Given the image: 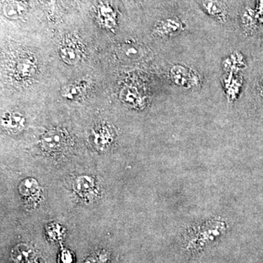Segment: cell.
Returning <instances> with one entry per match:
<instances>
[{"label":"cell","instance_id":"1","mask_svg":"<svg viewBox=\"0 0 263 263\" xmlns=\"http://www.w3.org/2000/svg\"><path fill=\"white\" fill-rule=\"evenodd\" d=\"M170 76L175 84L185 89L197 88L200 85L198 74L193 69L181 64L175 65L171 67Z\"/></svg>","mask_w":263,"mask_h":263},{"label":"cell","instance_id":"2","mask_svg":"<svg viewBox=\"0 0 263 263\" xmlns=\"http://www.w3.org/2000/svg\"><path fill=\"white\" fill-rule=\"evenodd\" d=\"M96 18L102 28L114 32L117 27V10L107 0H98L96 6Z\"/></svg>","mask_w":263,"mask_h":263},{"label":"cell","instance_id":"3","mask_svg":"<svg viewBox=\"0 0 263 263\" xmlns=\"http://www.w3.org/2000/svg\"><path fill=\"white\" fill-rule=\"evenodd\" d=\"M185 24L177 17L162 19L154 27L153 32L160 37L170 38L178 35L185 29Z\"/></svg>","mask_w":263,"mask_h":263},{"label":"cell","instance_id":"4","mask_svg":"<svg viewBox=\"0 0 263 263\" xmlns=\"http://www.w3.org/2000/svg\"><path fill=\"white\" fill-rule=\"evenodd\" d=\"M67 135L62 129H49L41 137V146L46 152L55 153L65 148L67 145Z\"/></svg>","mask_w":263,"mask_h":263},{"label":"cell","instance_id":"5","mask_svg":"<svg viewBox=\"0 0 263 263\" xmlns=\"http://www.w3.org/2000/svg\"><path fill=\"white\" fill-rule=\"evenodd\" d=\"M11 259L13 263H39L37 251L32 246L24 243H18L13 247Z\"/></svg>","mask_w":263,"mask_h":263},{"label":"cell","instance_id":"6","mask_svg":"<svg viewBox=\"0 0 263 263\" xmlns=\"http://www.w3.org/2000/svg\"><path fill=\"white\" fill-rule=\"evenodd\" d=\"M28 9V0H4L2 6L3 15L10 20L22 18Z\"/></svg>","mask_w":263,"mask_h":263},{"label":"cell","instance_id":"7","mask_svg":"<svg viewBox=\"0 0 263 263\" xmlns=\"http://www.w3.org/2000/svg\"><path fill=\"white\" fill-rule=\"evenodd\" d=\"M204 11L209 16L221 23H226L228 18V8L221 0H204L202 3Z\"/></svg>","mask_w":263,"mask_h":263},{"label":"cell","instance_id":"8","mask_svg":"<svg viewBox=\"0 0 263 263\" xmlns=\"http://www.w3.org/2000/svg\"><path fill=\"white\" fill-rule=\"evenodd\" d=\"M93 138L95 146L99 149H106L114 143L115 132L108 124H101L93 131Z\"/></svg>","mask_w":263,"mask_h":263},{"label":"cell","instance_id":"9","mask_svg":"<svg viewBox=\"0 0 263 263\" xmlns=\"http://www.w3.org/2000/svg\"><path fill=\"white\" fill-rule=\"evenodd\" d=\"M36 65L32 57L24 56L15 62L14 75L18 80H28L35 73Z\"/></svg>","mask_w":263,"mask_h":263},{"label":"cell","instance_id":"10","mask_svg":"<svg viewBox=\"0 0 263 263\" xmlns=\"http://www.w3.org/2000/svg\"><path fill=\"white\" fill-rule=\"evenodd\" d=\"M95 180L89 176H81L76 178L72 183V188L79 196L88 198L95 193Z\"/></svg>","mask_w":263,"mask_h":263},{"label":"cell","instance_id":"11","mask_svg":"<svg viewBox=\"0 0 263 263\" xmlns=\"http://www.w3.org/2000/svg\"><path fill=\"white\" fill-rule=\"evenodd\" d=\"M119 98L123 103L133 108L141 109L145 104L141 93L133 86H125L123 88L119 94Z\"/></svg>","mask_w":263,"mask_h":263},{"label":"cell","instance_id":"12","mask_svg":"<svg viewBox=\"0 0 263 263\" xmlns=\"http://www.w3.org/2000/svg\"><path fill=\"white\" fill-rule=\"evenodd\" d=\"M88 84L85 81H78L66 85L61 90L62 98L68 100H78L86 94Z\"/></svg>","mask_w":263,"mask_h":263},{"label":"cell","instance_id":"13","mask_svg":"<svg viewBox=\"0 0 263 263\" xmlns=\"http://www.w3.org/2000/svg\"><path fill=\"white\" fill-rule=\"evenodd\" d=\"M60 56L62 61L69 65H76L81 60L79 48L72 43H64L60 48Z\"/></svg>","mask_w":263,"mask_h":263},{"label":"cell","instance_id":"14","mask_svg":"<svg viewBox=\"0 0 263 263\" xmlns=\"http://www.w3.org/2000/svg\"><path fill=\"white\" fill-rule=\"evenodd\" d=\"M26 119L24 115L18 112H9L3 117V124L12 133H18L25 127Z\"/></svg>","mask_w":263,"mask_h":263},{"label":"cell","instance_id":"15","mask_svg":"<svg viewBox=\"0 0 263 263\" xmlns=\"http://www.w3.org/2000/svg\"><path fill=\"white\" fill-rule=\"evenodd\" d=\"M18 191L20 195L26 198H34L41 193V186L37 180L33 178H27L19 184Z\"/></svg>","mask_w":263,"mask_h":263},{"label":"cell","instance_id":"16","mask_svg":"<svg viewBox=\"0 0 263 263\" xmlns=\"http://www.w3.org/2000/svg\"><path fill=\"white\" fill-rule=\"evenodd\" d=\"M255 11L251 8H247L241 15V22L246 30L251 31L254 29L257 22Z\"/></svg>","mask_w":263,"mask_h":263},{"label":"cell","instance_id":"17","mask_svg":"<svg viewBox=\"0 0 263 263\" xmlns=\"http://www.w3.org/2000/svg\"><path fill=\"white\" fill-rule=\"evenodd\" d=\"M46 234L52 242H58L63 238V230L60 224H49L46 228Z\"/></svg>","mask_w":263,"mask_h":263},{"label":"cell","instance_id":"18","mask_svg":"<svg viewBox=\"0 0 263 263\" xmlns=\"http://www.w3.org/2000/svg\"><path fill=\"white\" fill-rule=\"evenodd\" d=\"M84 263H110V254L105 250H99L89 255Z\"/></svg>","mask_w":263,"mask_h":263},{"label":"cell","instance_id":"19","mask_svg":"<svg viewBox=\"0 0 263 263\" xmlns=\"http://www.w3.org/2000/svg\"><path fill=\"white\" fill-rule=\"evenodd\" d=\"M60 263H74L75 257L74 254L69 249L62 248L60 254Z\"/></svg>","mask_w":263,"mask_h":263},{"label":"cell","instance_id":"20","mask_svg":"<svg viewBox=\"0 0 263 263\" xmlns=\"http://www.w3.org/2000/svg\"><path fill=\"white\" fill-rule=\"evenodd\" d=\"M138 52L139 51L134 46H128L125 49L126 56L129 57V58L138 56Z\"/></svg>","mask_w":263,"mask_h":263},{"label":"cell","instance_id":"21","mask_svg":"<svg viewBox=\"0 0 263 263\" xmlns=\"http://www.w3.org/2000/svg\"><path fill=\"white\" fill-rule=\"evenodd\" d=\"M255 14L257 18L263 22V0H258L257 2V11L255 12Z\"/></svg>","mask_w":263,"mask_h":263},{"label":"cell","instance_id":"22","mask_svg":"<svg viewBox=\"0 0 263 263\" xmlns=\"http://www.w3.org/2000/svg\"><path fill=\"white\" fill-rule=\"evenodd\" d=\"M258 88L259 90V92H260V95L263 97V76L259 79L258 83Z\"/></svg>","mask_w":263,"mask_h":263}]
</instances>
